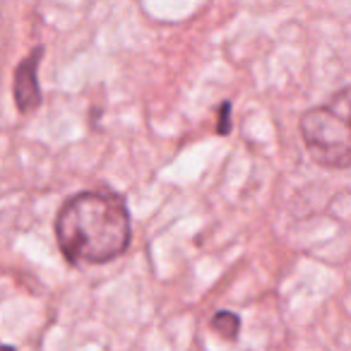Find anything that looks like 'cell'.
Here are the masks:
<instances>
[{
  "instance_id": "obj_1",
  "label": "cell",
  "mask_w": 351,
  "mask_h": 351,
  "mask_svg": "<svg viewBox=\"0 0 351 351\" xmlns=\"http://www.w3.org/2000/svg\"><path fill=\"white\" fill-rule=\"evenodd\" d=\"M56 239L70 265L111 263L130 245L125 200L116 193H77L56 217Z\"/></svg>"
},
{
  "instance_id": "obj_2",
  "label": "cell",
  "mask_w": 351,
  "mask_h": 351,
  "mask_svg": "<svg viewBox=\"0 0 351 351\" xmlns=\"http://www.w3.org/2000/svg\"><path fill=\"white\" fill-rule=\"evenodd\" d=\"M301 135L311 156L330 169H349L351 164V132L346 108L317 106L303 113Z\"/></svg>"
},
{
  "instance_id": "obj_3",
  "label": "cell",
  "mask_w": 351,
  "mask_h": 351,
  "mask_svg": "<svg viewBox=\"0 0 351 351\" xmlns=\"http://www.w3.org/2000/svg\"><path fill=\"white\" fill-rule=\"evenodd\" d=\"M44 49L36 46L15 70V84H12V92H15V104L17 111L22 116L27 113H34L41 106V87H39V63Z\"/></svg>"
},
{
  "instance_id": "obj_4",
  "label": "cell",
  "mask_w": 351,
  "mask_h": 351,
  "mask_svg": "<svg viewBox=\"0 0 351 351\" xmlns=\"http://www.w3.org/2000/svg\"><path fill=\"white\" fill-rule=\"evenodd\" d=\"M212 330H215L219 337H224L226 341H234V339H239L241 317L231 311H219L215 317H212Z\"/></svg>"
},
{
  "instance_id": "obj_5",
  "label": "cell",
  "mask_w": 351,
  "mask_h": 351,
  "mask_svg": "<svg viewBox=\"0 0 351 351\" xmlns=\"http://www.w3.org/2000/svg\"><path fill=\"white\" fill-rule=\"evenodd\" d=\"M217 132H219V135H229L231 132V104L229 101L219 104V123H217Z\"/></svg>"
},
{
  "instance_id": "obj_6",
  "label": "cell",
  "mask_w": 351,
  "mask_h": 351,
  "mask_svg": "<svg viewBox=\"0 0 351 351\" xmlns=\"http://www.w3.org/2000/svg\"><path fill=\"white\" fill-rule=\"evenodd\" d=\"M0 351H17L15 346H0Z\"/></svg>"
}]
</instances>
